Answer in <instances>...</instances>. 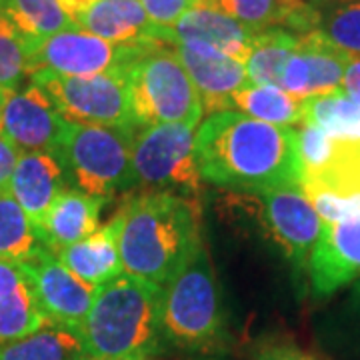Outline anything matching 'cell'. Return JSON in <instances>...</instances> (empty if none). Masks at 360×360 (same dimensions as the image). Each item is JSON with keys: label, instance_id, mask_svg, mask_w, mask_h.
I'll return each instance as SVG.
<instances>
[{"label": "cell", "instance_id": "1", "mask_svg": "<svg viewBox=\"0 0 360 360\" xmlns=\"http://www.w3.org/2000/svg\"><path fill=\"white\" fill-rule=\"evenodd\" d=\"M200 176L243 193L300 186L296 130L222 110L200 122L194 139Z\"/></svg>", "mask_w": 360, "mask_h": 360}, {"label": "cell", "instance_id": "2", "mask_svg": "<svg viewBox=\"0 0 360 360\" xmlns=\"http://www.w3.org/2000/svg\"><path fill=\"white\" fill-rule=\"evenodd\" d=\"M118 252L130 276L165 286L202 245L196 198L150 191L116 212Z\"/></svg>", "mask_w": 360, "mask_h": 360}, {"label": "cell", "instance_id": "3", "mask_svg": "<svg viewBox=\"0 0 360 360\" xmlns=\"http://www.w3.org/2000/svg\"><path fill=\"white\" fill-rule=\"evenodd\" d=\"M162 286L118 274L96 288L78 335L89 360L148 359L160 348Z\"/></svg>", "mask_w": 360, "mask_h": 360}, {"label": "cell", "instance_id": "4", "mask_svg": "<svg viewBox=\"0 0 360 360\" xmlns=\"http://www.w3.org/2000/svg\"><path fill=\"white\" fill-rule=\"evenodd\" d=\"M130 112L136 127L202 122V104L176 49L156 40L129 70Z\"/></svg>", "mask_w": 360, "mask_h": 360}, {"label": "cell", "instance_id": "5", "mask_svg": "<svg viewBox=\"0 0 360 360\" xmlns=\"http://www.w3.org/2000/svg\"><path fill=\"white\" fill-rule=\"evenodd\" d=\"M136 124H72L68 122L58 158L75 191L108 200L132 188V148Z\"/></svg>", "mask_w": 360, "mask_h": 360}, {"label": "cell", "instance_id": "6", "mask_svg": "<svg viewBox=\"0 0 360 360\" xmlns=\"http://www.w3.org/2000/svg\"><path fill=\"white\" fill-rule=\"evenodd\" d=\"M222 304L205 243L162 286L160 326L168 342L206 348L222 336Z\"/></svg>", "mask_w": 360, "mask_h": 360}, {"label": "cell", "instance_id": "7", "mask_svg": "<svg viewBox=\"0 0 360 360\" xmlns=\"http://www.w3.org/2000/svg\"><path fill=\"white\" fill-rule=\"evenodd\" d=\"M196 129L191 124L139 127L132 148V188L198 198L205 180L194 155Z\"/></svg>", "mask_w": 360, "mask_h": 360}, {"label": "cell", "instance_id": "8", "mask_svg": "<svg viewBox=\"0 0 360 360\" xmlns=\"http://www.w3.org/2000/svg\"><path fill=\"white\" fill-rule=\"evenodd\" d=\"M66 122L72 124H134L130 112L129 72L96 77H63L49 70L30 75Z\"/></svg>", "mask_w": 360, "mask_h": 360}, {"label": "cell", "instance_id": "9", "mask_svg": "<svg viewBox=\"0 0 360 360\" xmlns=\"http://www.w3.org/2000/svg\"><path fill=\"white\" fill-rule=\"evenodd\" d=\"M156 42V40H153ZM142 44H116L72 26L46 39L34 40L30 52V75L49 70L63 77H96L129 72L144 49Z\"/></svg>", "mask_w": 360, "mask_h": 360}, {"label": "cell", "instance_id": "10", "mask_svg": "<svg viewBox=\"0 0 360 360\" xmlns=\"http://www.w3.org/2000/svg\"><path fill=\"white\" fill-rule=\"evenodd\" d=\"M248 196L250 205L257 206V217L266 234L296 269H304L324 222L304 196L302 188L288 186L252 191Z\"/></svg>", "mask_w": 360, "mask_h": 360}, {"label": "cell", "instance_id": "11", "mask_svg": "<svg viewBox=\"0 0 360 360\" xmlns=\"http://www.w3.org/2000/svg\"><path fill=\"white\" fill-rule=\"evenodd\" d=\"M22 266L32 281L46 321L78 333L92 307L96 288L82 283L44 246L22 262Z\"/></svg>", "mask_w": 360, "mask_h": 360}, {"label": "cell", "instance_id": "12", "mask_svg": "<svg viewBox=\"0 0 360 360\" xmlns=\"http://www.w3.org/2000/svg\"><path fill=\"white\" fill-rule=\"evenodd\" d=\"M68 122L39 84L14 90L4 104L0 132L20 153H58Z\"/></svg>", "mask_w": 360, "mask_h": 360}, {"label": "cell", "instance_id": "13", "mask_svg": "<svg viewBox=\"0 0 360 360\" xmlns=\"http://www.w3.org/2000/svg\"><path fill=\"white\" fill-rule=\"evenodd\" d=\"M350 58L319 28L304 32L298 37L295 52L284 66L281 89L298 101L340 90Z\"/></svg>", "mask_w": 360, "mask_h": 360}, {"label": "cell", "instance_id": "14", "mask_svg": "<svg viewBox=\"0 0 360 360\" xmlns=\"http://www.w3.org/2000/svg\"><path fill=\"white\" fill-rule=\"evenodd\" d=\"M312 292L330 296L360 276V214L322 224L309 258Z\"/></svg>", "mask_w": 360, "mask_h": 360}, {"label": "cell", "instance_id": "15", "mask_svg": "<svg viewBox=\"0 0 360 360\" xmlns=\"http://www.w3.org/2000/svg\"><path fill=\"white\" fill-rule=\"evenodd\" d=\"M174 49L198 92L205 115L229 110L232 94L248 84L245 65L200 42H182Z\"/></svg>", "mask_w": 360, "mask_h": 360}, {"label": "cell", "instance_id": "16", "mask_svg": "<svg viewBox=\"0 0 360 360\" xmlns=\"http://www.w3.org/2000/svg\"><path fill=\"white\" fill-rule=\"evenodd\" d=\"M165 42L172 46L182 42L208 44L245 65L250 54L252 34L236 18L224 13L217 0H196L165 32Z\"/></svg>", "mask_w": 360, "mask_h": 360}, {"label": "cell", "instance_id": "17", "mask_svg": "<svg viewBox=\"0 0 360 360\" xmlns=\"http://www.w3.org/2000/svg\"><path fill=\"white\" fill-rule=\"evenodd\" d=\"M8 191L22 206L32 226L49 212L56 196L66 191L63 162L56 153H20Z\"/></svg>", "mask_w": 360, "mask_h": 360}, {"label": "cell", "instance_id": "18", "mask_svg": "<svg viewBox=\"0 0 360 360\" xmlns=\"http://www.w3.org/2000/svg\"><path fill=\"white\" fill-rule=\"evenodd\" d=\"M103 202V198L66 188L56 196L44 219L34 226L40 245L56 255L66 246L86 238L98 229Z\"/></svg>", "mask_w": 360, "mask_h": 360}, {"label": "cell", "instance_id": "19", "mask_svg": "<svg viewBox=\"0 0 360 360\" xmlns=\"http://www.w3.org/2000/svg\"><path fill=\"white\" fill-rule=\"evenodd\" d=\"M49 324L22 262L0 260V345L32 335Z\"/></svg>", "mask_w": 360, "mask_h": 360}, {"label": "cell", "instance_id": "20", "mask_svg": "<svg viewBox=\"0 0 360 360\" xmlns=\"http://www.w3.org/2000/svg\"><path fill=\"white\" fill-rule=\"evenodd\" d=\"M75 25L116 44L160 40L141 0H92L75 18Z\"/></svg>", "mask_w": 360, "mask_h": 360}, {"label": "cell", "instance_id": "21", "mask_svg": "<svg viewBox=\"0 0 360 360\" xmlns=\"http://www.w3.org/2000/svg\"><path fill=\"white\" fill-rule=\"evenodd\" d=\"M219 6L236 18L250 34L270 28H284L295 34L316 30L321 8L302 0H217Z\"/></svg>", "mask_w": 360, "mask_h": 360}, {"label": "cell", "instance_id": "22", "mask_svg": "<svg viewBox=\"0 0 360 360\" xmlns=\"http://www.w3.org/2000/svg\"><path fill=\"white\" fill-rule=\"evenodd\" d=\"M116 234L118 220L115 217L106 226L96 229L80 243H75L56 252V258L82 283L98 288L124 272Z\"/></svg>", "mask_w": 360, "mask_h": 360}, {"label": "cell", "instance_id": "23", "mask_svg": "<svg viewBox=\"0 0 360 360\" xmlns=\"http://www.w3.org/2000/svg\"><path fill=\"white\" fill-rule=\"evenodd\" d=\"M229 110L286 129L302 122V101L272 84H246L236 90L231 96Z\"/></svg>", "mask_w": 360, "mask_h": 360}, {"label": "cell", "instance_id": "24", "mask_svg": "<svg viewBox=\"0 0 360 360\" xmlns=\"http://www.w3.org/2000/svg\"><path fill=\"white\" fill-rule=\"evenodd\" d=\"M0 360H89L80 335L58 324H44L32 335L0 345Z\"/></svg>", "mask_w": 360, "mask_h": 360}, {"label": "cell", "instance_id": "25", "mask_svg": "<svg viewBox=\"0 0 360 360\" xmlns=\"http://www.w3.org/2000/svg\"><path fill=\"white\" fill-rule=\"evenodd\" d=\"M324 130L336 141L360 139V104H356L345 90L312 96L302 101V122Z\"/></svg>", "mask_w": 360, "mask_h": 360}, {"label": "cell", "instance_id": "26", "mask_svg": "<svg viewBox=\"0 0 360 360\" xmlns=\"http://www.w3.org/2000/svg\"><path fill=\"white\" fill-rule=\"evenodd\" d=\"M296 42L298 34L284 28H270L252 34L250 54L245 63L248 84L281 86L284 66L295 52Z\"/></svg>", "mask_w": 360, "mask_h": 360}, {"label": "cell", "instance_id": "27", "mask_svg": "<svg viewBox=\"0 0 360 360\" xmlns=\"http://www.w3.org/2000/svg\"><path fill=\"white\" fill-rule=\"evenodd\" d=\"M300 188H319L342 198H360V139H335L330 160L321 170L302 176Z\"/></svg>", "mask_w": 360, "mask_h": 360}, {"label": "cell", "instance_id": "28", "mask_svg": "<svg viewBox=\"0 0 360 360\" xmlns=\"http://www.w3.org/2000/svg\"><path fill=\"white\" fill-rule=\"evenodd\" d=\"M0 11L32 40L77 26L58 0H0Z\"/></svg>", "mask_w": 360, "mask_h": 360}, {"label": "cell", "instance_id": "29", "mask_svg": "<svg viewBox=\"0 0 360 360\" xmlns=\"http://www.w3.org/2000/svg\"><path fill=\"white\" fill-rule=\"evenodd\" d=\"M39 236L11 191L0 193V260L26 262L39 252Z\"/></svg>", "mask_w": 360, "mask_h": 360}, {"label": "cell", "instance_id": "30", "mask_svg": "<svg viewBox=\"0 0 360 360\" xmlns=\"http://www.w3.org/2000/svg\"><path fill=\"white\" fill-rule=\"evenodd\" d=\"M32 42L25 32L0 11V86L18 90L20 82L30 77Z\"/></svg>", "mask_w": 360, "mask_h": 360}, {"label": "cell", "instance_id": "31", "mask_svg": "<svg viewBox=\"0 0 360 360\" xmlns=\"http://www.w3.org/2000/svg\"><path fill=\"white\" fill-rule=\"evenodd\" d=\"M319 30L348 56L360 58V0H342L322 8Z\"/></svg>", "mask_w": 360, "mask_h": 360}, {"label": "cell", "instance_id": "32", "mask_svg": "<svg viewBox=\"0 0 360 360\" xmlns=\"http://www.w3.org/2000/svg\"><path fill=\"white\" fill-rule=\"evenodd\" d=\"M335 150V139L328 136L324 130L302 124L296 130V155H298V167H300V179L310 172L321 170L333 156Z\"/></svg>", "mask_w": 360, "mask_h": 360}, {"label": "cell", "instance_id": "33", "mask_svg": "<svg viewBox=\"0 0 360 360\" xmlns=\"http://www.w3.org/2000/svg\"><path fill=\"white\" fill-rule=\"evenodd\" d=\"M144 13L158 30V39L165 42V32L193 6L196 0H141Z\"/></svg>", "mask_w": 360, "mask_h": 360}, {"label": "cell", "instance_id": "34", "mask_svg": "<svg viewBox=\"0 0 360 360\" xmlns=\"http://www.w3.org/2000/svg\"><path fill=\"white\" fill-rule=\"evenodd\" d=\"M255 360H316L314 356L307 354L304 350H300L290 342H283V340H272V342H264L262 347L257 350Z\"/></svg>", "mask_w": 360, "mask_h": 360}, {"label": "cell", "instance_id": "35", "mask_svg": "<svg viewBox=\"0 0 360 360\" xmlns=\"http://www.w3.org/2000/svg\"><path fill=\"white\" fill-rule=\"evenodd\" d=\"M20 150L0 132V193L8 191Z\"/></svg>", "mask_w": 360, "mask_h": 360}, {"label": "cell", "instance_id": "36", "mask_svg": "<svg viewBox=\"0 0 360 360\" xmlns=\"http://www.w3.org/2000/svg\"><path fill=\"white\" fill-rule=\"evenodd\" d=\"M340 89L345 90V94H348L354 103L360 104V58H350Z\"/></svg>", "mask_w": 360, "mask_h": 360}, {"label": "cell", "instance_id": "37", "mask_svg": "<svg viewBox=\"0 0 360 360\" xmlns=\"http://www.w3.org/2000/svg\"><path fill=\"white\" fill-rule=\"evenodd\" d=\"M302 2H307L310 6H314V8H326V6H330V4H336L338 0H302Z\"/></svg>", "mask_w": 360, "mask_h": 360}, {"label": "cell", "instance_id": "38", "mask_svg": "<svg viewBox=\"0 0 360 360\" xmlns=\"http://www.w3.org/2000/svg\"><path fill=\"white\" fill-rule=\"evenodd\" d=\"M14 90H8V89H2L0 86V118H2V110H4V104L8 101V96L13 94Z\"/></svg>", "mask_w": 360, "mask_h": 360}, {"label": "cell", "instance_id": "39", "mask_svg": "<svg viewBox=\"0 0 360 360\" xmlns=\"http://www.w3.org/2000/svg\"><path fill=\"white\" fill-rule=\"evenodd\" d=\"M354 296H356V300H360V281L356 284V288H354Z\"/></svg>", "mask_w": 360, "mask_h": 360}, {"label": "cell", "instance_id": "40", "mask_svg": "<svg viewBox=\"0 0 360 360\" xmlns=\"http://www.w3.org/2000/svg\"><path fill=\"white\" fill-rule=\"evenodd\" d=\"M124 360H146V359H124Z\"/></svg>", "mask_w": 360, "mask_h": 360}, {"label": "cell", "instance_id": "41", "mask_svg": "<svg viewBox=\"0 0 360 360\" xmlns=\"http://www.w3.org/2000/svg\"><path fill=\"white\" fill-rule=\"evenodd\" d=\"M338 2H342V0H338Z\"/></svg>", "mask_w": 360, "mask_h": 360}]
</instances>
